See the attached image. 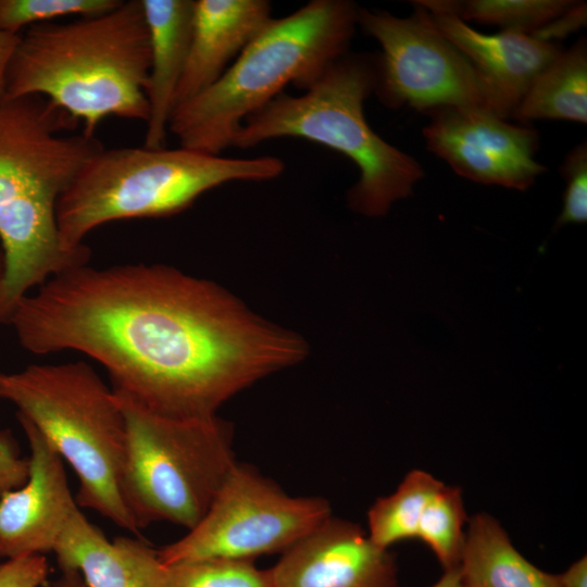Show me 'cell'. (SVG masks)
Instances as JSON below:
<instances>
[{"label": "cell", "instance_id": "1", "mask_svg": "<svg viewBox=\"0 0 587 587\" xmlns=\"http://www.w3.org/2000/svg\"><path fill=\"white\" fill-rule=\"evenodd\" d=\"M20 345L82 352L118 390L176 419H207L258 380L302 362L299 334L252 312L221 285L164 264L63 271L13 308Z\"/></svg>", "mask_w": 587, "mask_h": 587}, {"label": "cell", "instance_id": "2", "mask_svg": "<svg viewBox=\"0 0 587 587\" xmlns=\"http://www.w3.org/2000/svg\"><path fill=\"white\" fill-rule=\"evenodd\" d=\"M78 123L41 96L0 100V323L30 289L89 261L86 245L62 247L57 225L60 196L104 148L96 136L68 134Z\"/></svg>", "mask_w": 587, "mask_h": 587}, {"label": "cell", "instance_id": "3", "mask_svg": "<svg viewBox=\"0 0 587 587\" xmlns=\"http://www.w3.org/2000/svg\"><path fill=\"white\" fill-rule=\"evenodd\" d=\"M149 34L141 0L21 34L2 99L41 96L95 136L108 116L147 122Z\"/></svg>", "mask_w": 587, "mask_h": 587}, {"label": "cell", "instance_id": "4", "mask_svg": "<svg viewBox=\"0 0 587 587\" xmlns=\"http://www.w3.org/2000/svg\"><path fill=\"white\" fill-rule=\"evenodd\" d=\"M358 11L348 0H312L272 18L214 84L174 108L168 132L182 148L220 155L249 115L289 84L304 91L347 53Z\"/></svg>", "mask_w": 587, "mask_h": 587}, {"label": "cell", "instance_id": "5", "mask_svg": "<svg viewBox=\"0 0 587 587\" xmlns=\"http://www.w3.org/2000/svg\"><path fill=\"white\" fill-rule=\"evenodd\" d=\"M375 57L349 54L336 60L301 96L278 95L249 115L232 147L295 137L330 148L360 171L348 190V207L378 217L410 197L424 171L416 159L384 140L369 125L364 102L374 91Z\"/></svg>", "mask_w": 587, "mask_h": 587}, {"label": "cell", "instance_id": "6", "mask_svg": "<svg viewBox=\"0 0 587 587\" xmlns=\"http://www.w3.org/2000/svg\"><path fill=\"white\" fill-rule=\"evenodd\" d=\"M285 170L276 157L234 159L178 149L102 148L82 166L57 203L62 247L74 251L99 226L178 214L229 182H264Z\"/></svg>", "mask_w": 587, "mask_h": 587}, {"label": "cell", "instance_id": "7", "mask_svg": "<svg viewBox=\"0 0 587 587\" xmlns=\"http://www.w3.org/2000/svg\"><path fill=\"white\" fill-rule=\"evenodd\" d=\"M0 398L13 403L75 471L78 507L139 534L125 496L126 425L113 389L83 361L0 372Z\"/></svg>", "mask_w": 587, "mask_h": 587}, {"label": "cell", "instance_id": "8", "mask_svg": "<svg viewBox=\"0 0 587 587\" xmlns=\"http://www.w3.org/2000/svg\"><path fill=\"white\" fill-rule=\"evenodd\" d=\"M113 391L126 425L124 490L139 527L168 522L190 530L237 463L233 425L217 415H160Z\"/></svg>", "mask_w": 587, "mask_h": 587}, {"label": "cell", "instance_id": "9", "mask_svg": "<svg viewBox=\"0 0 587 587\" xmlns=\"http://www.w3.org/2000/svg\"><path fill=\"white\" fill-rule=\"evenodd\" d=\"M330 514L321 497H294L248 465L236 463L203 519L158 550L164 565L201 559L252 561L283 553Z\"/></svg>", "mask_w": 587, "mask_h": 587}, {"label": "cell", "instance_id": "10", "mask_svg": "<svg viewBox=\"0 0 587 587\" xmlns=\"http://www.w3.org/2000/svg\"><path fill=\"white\" fill-rule=\"evenodd\" d=\"M410 17L359 8L358 25L376 39L374 92L389 108L429 113L445 107L494 112L489 92L470 60L439 34L415 3Z\"/></svg>", "mask_w": 587, "mask_h": 587}, {"label": "cell", "instance_id": "11", "mask_svg": "<svg viewBox=\"0 0 587 587\" xmlns=\"http://www.w3.org/2000/svg\"><path fill=\"white\" fill-rule=\"evenodd\" d=\"M426 147L460 176L524 191L547 168L535 159L538 132L475 107H445L428 113Z\"/></svg>", "mask_w": 587, "mask_h": 587}, {"label": "cell", "instance_id": "12", "mask_svg": "<svg viewBox=\"0 0 587 587\" xmlns=\"http://www.w3.org/2000/svg\"><path fill=\"white\" fill-rule=\"evenodd\" d=\"M16 417L30 455L26 482L0 497V555L4 560L53 551L78 508L61 455L29 421Z\"/></svg>", "mask_w": 587, "mask_h": 587}, {"label": "cell", "instance_id": "13", "mask_svg": "<svg viewBox=\"0 0 587 587\" xmlns=\"http://www.w3.org/2000/svg\"><path fill=\"white\" fill-rule=\"evenodd\" d=\"M273 587H398L388 549L355 523L329 516L270 569Z\"/></svg>", "mask_w": 587, "mask_h": 587}, {"label": "cell", "instance_id": "14", "mask_svg": "<svg viewBox=\"0 0 587 587\" xmlns=\"http://www.w3.org/2000/svg\"><path fill=\"white\" fill-rule=\"evenodd\" d=\"M414 3L433 27L470 60L489 92L494 112L505 120L535 76L563 51L555 42L519 32L486 35L451 12L423 1Z\"/></svg>", "mask_w": 587, "mask_h": 587}, {"label": "cell", "instance_id": "15", "mask_svg": "<svg viewBox=\"0 0 587 587\" xmlns=\"http://www.w3.org/2000/svg\"><path fill=\"white\" fill-rule=\"evenodd\" d=\"M266 0H196L174 108L214 84L273 18ZM174 110V109H173Z\"/></svg>", "mask_w": 587, "mask_h": 587}, {"label": "cell", "instance_id": "16", "mask_svg": "<svg viewBox=\"0 0 587 587\" xmlns=\"http://www.w3.org/2000/svg\"><path fill=\"white\" fill-rule=\"evenodd\" d=\"M53 552L61 570L77 571L87 587H161L164 564L158 550L130 537L109 540L74 510Z\"/></svg>", "mask_w": 587, "mask_h": 587}, {"label": "cell", "instance_id": "17", "mask_svg": "<svg viewBox=\"0 0 587 587\" xmlns=\"http://www.w3.org/2000/svg\"><path fill=\"white\" fill-rule=\"evenodd\" d=\"M149 34L150 65L146 87L149 107L143 147L165 148L191 38L193 0H141Z\"/></svg>", "mask_w": 587, "mask_h": 587}, {"label": "cell", "instance_id": "18", "mask_svg": "<svg viewBox=\"0 0 587 587\" xmlns=\"http://www.w3.org/2000/svg\"><path fill=\"white\" fill-rule=\"evenodd\" d=\"M458 569L467 587H561L558 574L529 562L487 513L470 519Z\"/></svg>", "mask_w": 587, "mask_h": 587}, {"label": "cell", "instance_id": "19", "mask_svg": "<svg viewBox=\"0 0 587 587\" xmlns=\"http://www.w3.org/2000/svg\"><path fill=\"white\" fill-rule=\"evenodd\" d=\"M520 123L535 120L587 122V42L580 38L564 50L528 86L511 116Z\"/></svg>", "mask_w": 587, "mask_h": 587}, {"label": "cell", "instance_id": "20", "mask_svg": "<svg viewBox=\"0 0 587 587\" xmlns=\"http://www.w3.org/2000/svg\"><path fill=\"white\" fill-rule=\"evenodd\" d=\"M442 482L423 470L409 472L392 494L378 498L367 512L366 532L380 548L416 538L426 504Z\"/></svg>", "mask_w": 587, "mask_h": 587}, {"label": "cell", "instance_id": "21", "mask_svg": "<svg viewBox=\"0 0 587 587\" xmlns=\"http://www.w3.org/2000/svg\"><path fill=\"white\" fill-rule=\"evenodd\" d=\"M466 21L499 26L503 30L533 35L547 23L564 13L572 0H467L423 1Z\"/></svg>", "mask_w": 587, "mask_h": 587}, {"label": "cell", "instance_id": "22", "mask_svg": "<svg viewBox=\"0 0 587 587\" xmlns=\"http://www.w3.org/2000/svg\"><path fill=\"white\" fill-rule=\"evenodd\" d=\"M466 520L462 490L442 484L425 507L416 539L429 547L444 570L459 564Z\"/></svg>", "mask_w": 587, "mask_h": 587}, {"label": "cell", "instance_id": "23", "mask_svg": "<svg viewBox=\"0 0 587 587\" xmlns=\"http://www.w3.org/2000/svg\"><path fill=\"white\" fill-rule=\"evenodd\" d=\"M161 587H273L270 570L252 561L201 559L164 565Z\"/></svg>", "mask_w": 587, "mask_h": 587}, {"label": "cell", "instance_id": "24", "mask_svg": "<svg viewBox=\"0 0 587 587\" xmlns=\"http://www.w3.org/2000/svg\"><path fill=\"white\" fill-rule=\"evenodd\" d=\"M123 0H0V29L21 35L23 28L77 15L108 12Z\"/></svg>", "mask_w": 587, "mask_h": 587}, {"label": "cell", "instance_id": "25", "mask_svg": "<svg viewBox=\"0 0 587 587\" xmlns=\"http://www.w3.org/2000/svg\"><path fill=\"white\" fill-rule=\"evenodd\" d=\"M565 179L563 208L557 218L555 227L585 223L587 220V145H577L570 151L562 165Z\"/></svg>", "mask_w": 587, "mask_h": 587}, {"label": "cell", "instance_id": "26", "mask_svg": "<svg viewBox=\"0 0 587 587\" xmlns=\"http://www.w3.org/2000/svg\"><path fill=\"white\" fill-rule=\"evenodd\" d=\"M49 565L41 554L4 560L0 564V587H41Z\"/></svg>", "mask_w": 587, "mask_h": 587}, {"label": "cell", "instance_id": "27", "mask_svg": "<svg viewBox=\"0 0 587 587\" xmlns=\"http://www.w3.org/2000/svg\"><path fill=\"white\" fill-rule=\"evenodd\" d=\"M28 459L22 458L9 434L0 433V497L27 479Z\"/></svg>", "mask_w": 587, "mask_h": 587}, {"label": "cell", "instance_id": "28", "mask_svg": "<svg viewBox=\"0 0 587 587\" xmlns=\"http://www.w3.org/2000/svg\"><path fill=\"white\" fill-rule=\"evenodd\" d=\"M586 2L575 1L564 13L553 18L532 36L537 39L554 42L586 25Z\"/></svg>", "mask_w": 587, "mask_h": 587}, {"label": "cell", "instance_id": "29", "mask_svg": "<svg viewBox=\"0 0 587 587\" xmlns=\"http://www.w3.org/2000/svg\"><path fill=\"white\" fill-rule=\"evenodd\" d=\"M21 35H14L0 29V100L3 98L9 66Z\"/></svg>", "mask_w": 587, "mask_h": 587}, {"label": "cell", "instance_id": "30", "mask_svg": "<svg viewBox=\"0 0 587 587\" xmlns=\"http://www.w3.org/2000/svg\"><path fill=\"white\" fill-rule=\"evenodd\" d=\"M558 576L561 587H587V557L579 558Z\"/></svg>", "mask_w": 587, "mask_h": 587}, {"label": "cell", "instance_id": "31", "mask_svg": "<svg viewBox=\"0 0 587 587\" xmlns=\"http://www.w3.org/2000/svg\"><path fill=\"white\" fill-rule=\"evenodd\" d=\"M432 587H467L463 582L458 566L444 570L441 577Z\"/></svg>", "mask_w": 587, "mask_h": 587}, {"label": "cell", "instance_id": "32", "mask_svg": "<svg viewBox=\"0 0 587 587\" xmlns=\"http://www.w3.org/2000/svg\"><path fill=\"white\" fill-rule=\"evenodd\" d=\"M53 587H87V585L77 571L63 570Z\"/></svg>", "mask_w": 587, "mask_h": 587}, {"label": "cell", "instance_id": "33", "mask_svg": "<svg viewBox=\"0 0 587 587\" xmlns=\"http://www.w3.org/2000/svg\"><path fill=\"white\" fill-rule=\"evenodd\" d=\"M4 270H5L4 255L0 246V288L3 280V276H4Z\"/></svg>", "mask_w": 587, "mask_h": 587}, {"label": "cell", "instance_id": "34", "mask_svg": "<svg viewBox=\"0 0 587 587\" xmlns=\"http://www.w3.org/2000/svg\"><path fill=\"white\" fill-rule=\"evenodd\" d=\"M1 560H2V558H1V555H0V564L2 563Z\"/></svg>", "mask_w": 587, "mask_h": 587}]
</instances>
